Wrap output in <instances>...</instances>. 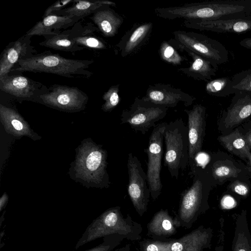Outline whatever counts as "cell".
I'll return each instance as SVG.
<instances>
[{
	"instance_id": "cell-1",
	"label": "cell",
	"mask_w": 251,
	"mask_h": 251,
	"mask_svg": "<svg viewBox=\"0 0 251 251\" xmlns=\"http://www.w3.org/2000/svg\"><path fill=\"white\" fill-rule=\"evenodd\" d=\"M156 15L173 20H212L251 13V2L213 1L185 3L180 6L157 7Z\"/></svg>"
},
{
	"instance_id": "cell-2",
	"label": "cell",
	"mask_w": 251,
	"mask_h": 251,
	"mask_svg": "<svg viewBox=\"0 0 251 251\" xmlns=\"http://www.w3.org/2000/svg\"><path fill=\"white\" fill-rule=\"evenodd\" d=\"M93 62V60L65 58L46 50L20 60L9 74L46 73L70 78L89 79L93 75L89 68Z\"/></svg>"
},
{
	"instance_id": "cell-3",
	"label": "cell",
	"mask_w": 251,
	"mask_h": 251,
	"mask_svg": "<svg viewBox=\"0 0 251 251\" xmlns=\"http://www.w3.org/2000/svg\"><path fill=\"white\" fill-rule=\"evenodd\" d=\"M142 230L141 225L134 221L129 214L126 217L123 215L120 206L111 207L102 213L86 227L75 249L96 239L110 235L121 236L132 241L140 240Z\"/></svg>"
},
{
	"instance_id": "cell-4",
	"label": "cell",
	"mask_w": 251,
	"mask_h": 251,
	"mask_svg": "<svg viewBox=\"0 0 251 251\" xmlns=\"http://www.w3.org/2000/svg\"><path fill=\"white\" fill-rule=\"evenodd\" d=\"M191 176L192 184L181 193L175 216L180 227L187 229L190 228L199 217L209 209L208 198L214 187L211 176L205 169L197 165Z\"/></svg>"
},
{
	"instance_id": "cell-5",
	"label": "cell",
	"mask_w": 251,
	"mask_h": 251,
	"mask_svg": "<svg viewBox=\"0 0 251 251\" xmlns=\"http://www.w3.org/2000/svg\"><path fill=\"white\" fill-rule=\"evenodd\" d=\"M165 144L164 165L171 176L177 179L181 170L189 165L188 127L181 118L166 124L163 132Z\"/></svg>"
},
{
	"instance_id": "cell-6",
	"label": "cell",
	"mask_w": 251,
	"mask_h": 251,
	"mask_svg": "<svg viewBox=\"0 0 251 251\" xmlns=\"http://www.w3.org/2000/svg\"><path fill=\"white\" fill-rule=\"evenodd\" d=\"M107 151L95 143L86 142L79 147L75 161L76 177L98 187L110 185L107 172Z\"/></svg>"
},
{
	"instance_id": "cell-7",
	"label": "cell",
	"mask_w": 251,
	"mask_h": 251,
	"mask_svg": "<svg viewBox=\"0 0 251 251\" xmlns=\"http://www.w3.org/2000/svg\"><path fill=\"white\" fill-rule=\"evenodd\" d=\"M213 229L201 225L178 239L154 240L144 239L139 242V251H203L211 249Z\"/></svg>"
},
{
	"instance_id": "cell-8",
	"label": "cell",
	"mask_w": 251,
	"mask_h": 251,
	"mask_svg": "<svg viewBox=\"0 0 251 251\" xmlns=\"http://www.w3.org/2000/svg\"><path fill=\"white\" fill-rule=\"evenodd\" d=\"M168 41L174 46L186 48L217 65L226 63L228 51L218 41L193 31L176 30Z\"/></svg>"
},
{
	"instance_id": "cell-9",
	"label": "cell",
	"mask_w": 251,
	"mask_h": 251,
	"mask_svg": "<svg viewBox=\"0 0 251 251\" xmlns=\"http://www.w3.org/2000/svg\"><path fill=\"white\" fill-rule=\"evenodd\" d=\"M168 108L136 97L129 108L123 110L121 123L127 124L134 131L145 134L151 128L156 126V122L166 117Z\"/></svg>"
},
{
	"instance_id": "cell-10",
	"label": "cell",
	"mask_w": 251,
	"mask_h": 251,
	"mask_svg": "<svg viewBox=\"0 0 251 251\" xmlns=\"http://www.w3.org/2000/svg\"><path fill=\"white\" fill-rule=\"evenodd\" d=\"M167 123H160L154 127L149 137L148 147L144 150L148 157L147 176L151 197L155 201L162 189L160 172L163 155V132Z\"/></svg>"
},
{
	"instance_id": "cell-11",
	"label": "cell",
	"mask_w": 251,
	"mask_h": 251,
	"mask_svg": "<svg viewBox=\"0 0 251 251\" xmlns=\"http://www.w3.org/2000/svg\"><path fill=\"white\" fill-rule=\"evenodd\" d=\"M204 169L210 176L214 187L227 181L249 177L245 163L220 151L211 154Z\"/></svg>"
},
{
	"instance_id": "cell-12",
	"label": "cell",
	"mask_w": 251,
	"mask_h": 251,
	"mask_svg": "<svg viewBox=\"0 0 251 251\" xmlns=\"http://www.w3.org/2000/svg\"><path fill=\"white\" fill-rule=\"evenodd\" d=\"M127 167L128 194L136 211L142 216L147 211L151 197L147 174L138 158L132 152L128 154Z\"/></svg>"
},
{
	"instance_id": "cell-13",
	"label": "cell",
	"mask_w": 251,
	"mask_h": 251,
	"mask_svg": "<svg viewBox=\"0 0 251 251\" xmlns=\"http://www.w3.org/2000/svg\"><path fill=\"white\" fill-rule=\"evenodd\" d=\"M88 100L87 95L76 87L55 84L48 87L38 101L59 110L76 112L83 110Z\"/></svg>"
},
{
	"instance_id": "cell-14",
	"label": "cell",
	"mask_w": 251,
	"mask_h": 251,
	"mask_svg": "<svg viewBox=\"0 0 251 251\" xmlns=\"http://www.w3.org/2000/svg\"><path fill=\"white\" fill-rule=\"evenodd\" d=\"M251 119V92L236 91L229 106L222 113L218 129L222 135L230 133Z\"/></svg>"
},
{
	"instance_id": "cell-15",
	"label": "cell",
	"mask_w": 251,
	"mask_h": 251,
	"mask_svg": "<svg viewBox=\"0 0 251 251\" xmlns=\"http://www.w3.org/2000/svg\"><path fill=\"white\" fill-rule=\"evenodd\" d=\"M188 116L189 166L192 175L197 166L196 158L201 151L206 129V108L200 104L184 110Z\"/></svg>"
},
{
	"instance_id": "cell-16",
	"label": "cell",
	"mask_w": 251,
	"mask_h": 251,
	"mask_svg": "<svg viewBox=\"0 0 251 251\" xmlns=\"http://www.w3.org/2000/svg\"><path fill=\"white\" fill-rule=\"evenodd\" d=\"M0 89L18 99L38 101L48 87L25 76L8 74L0 77Z\"/></svg>"
},
{
	"instance_id": "cell-17",
	"label": "cell",
	"mask_w": 251,
	"mask_h": 251,
	"mask_svg": "<svg viewBox=\"0 0 251 251\" xmlns=\"http://www.w3.org/2000/svg\"><path fill=\"white\" fill-rule=\"evenodd\" d=\"M182 25L217 33H245L251 30V13L212 20H183Z\"/></svg>"
},
{
	"instance_id": "cell-18",
	"label": "cell",
	"mask_w": 251,
	"mask_h": 251,
	"mask_svg": "<svg viewBox=\"0 0 251 251\" xmlns=\"http://www.w3.org/2000/svg\"><path fill=\"white\" fill-rule=\"evenodd\" d=\"M143 99L154 103L166 106L168 108L175 107L179 103L185 106L191 105L196 98L169 84L155 83L150 85L147 89Z\"/></svg>"
},
{
	"instance_id": "cell-19",
	"label": "cell",
	"mask_w": 251,
	"mask_h": 251,
	"mask_svg": "<svg viewBox=\"0 0 251 251\" xmlns=\"http://www.w3.org/2000/svg\"><path fill=\"white\" fill-rule=\"evenodd\" d=\"M31 38L25 34L10 43L2 51L0 58V77L8 74L20 60L37 54L35 47L31 45Z\"/></svg>"
},
{
	"instance_id": "cell-20",
	"label": "cell",
	"mask_w": 251,
	"mask_h": 251,
	"mask_svg": "<svg viewBox=\"0 0 251 251\" xmlns=\"http://www.w3.org/2000/svg\"><path fill=\"white\" fill-rule=\"evenodd\" d=\"M152 28L151 22L135 23L115 46L116 51L123 57L137 53L148 42Z\"/></svg>"
},
{
	"instance_id": "cell-21",
	"label": "cell",
	"mask_w": 251,
	"mask_h": 251,
	"mask_svg": "<svg viewBox=\"0 0 251 251\" xmlns=\"http://www.w3.org/2000/svg\"><path fill=\"white\" fill-rule=\"evenodd\" d=\"M180 224L168 209H161L156 212L147 226V235L154 240H165L176 234Z\"/></svg>"
},
{
	"instance_id": "cell-22",
	"label": "cell",
	"mask_w": 251,
	"mask_h": 251,
	"mask_svg": "<svg viewBox=\"0 0 251 251\" xmlns=\"http://www.w3.org/2000/svg\"><path fill=\"white\" fill-rule=\"evenodd\" d=\"M80 19L72 16H60L51 14L37 22L35 25L25 34L27 36L55 35L60 33L61 29L72 27Z\"/></svg>"
},
{
	"instance_id": "cell-23",
	"label": "cell",
	"mask_w": 251,
	"mask_h": 251,
	"mask_svg": "<svg viewBox=\"0 0 251 251\" xmlns=\"http://www.w3.org/2000/svg\"><path fill=\"white\" fill-rule=\"evenodd\" d=\"M181 51L186 52L191 58L192 62L188 67L180 68L178 71L195 80L208 82L215 76L218 65L184 47L174 46Z\"/></svg>"
},
{
	"instance_id": "cell-24",
	"label": "cell",
	"mask_w": 251,
	"mask_h": 251,
	"mask_svg": "<svg viewBox=\"0 0 251 251\" xmlns=\"http://www.w3.org/2000/svg\"><path fill=\"white\" fill-rule=\"evenodd\" d=\"M69 31V37L85 49L104 50L107 48L106 42L95 33L100 31L99 28L91 23L83 25L77 22Z\"/></svg>"
},
{
	"instance_id": "cell-25",
	"label": "cell",
	"mask_w": 251,
	"mask_h": 251,
	"mask_svg": "<svg viewBox=\"0 0 251 251\" xmlns=\"http://www.w3.org/2000/svg\"><path fill=\"white\" fill-rule=\"evenodd\" d=\"M0 119L7 132L17 137L28 136L36 140L38 136L30 128L28 123L14 109L0 104Z\"/></svg>"
},
{
	"instance_id": "cell-26",
	"label": "cell",
	"mask_w": 251,
	"mask_h": 251,
	"mask_svg": "<svg viewBox=\"0 0 251 251\" xmlns=\"http://www.w3.org/2000/svg\"><path fill=\"white\" fill-rule=\"evenodd\" d=\"M217 140L228 152L244 161L245 164L251 159V149L240 126L227 134H221Z\"/></svg>"
},
{
	"instance_id": "cell-27",
	"label": "cell",
	"mask_w": 251,
	"mask_h": 251,
	"mask_svg": "<svg viewBox=\"0 0 251 251\" xmlns=\"http://www.w3.org/2000/svg\"><path fill=\"white\" fill-rule=\"evenodd\" d=\"M90 19L103 35L114 36L124 22L123 18L110 6H104L95 12Z\"/></svg>"
},
{
	"instance_id": "cell-28",
	"label": "cell",
	"mask_w": 251,
	"mask_h": 251,
	"mask_svg": "<svg viewBox=\"0 0 251 251\" xmlns=\"http://www.w3.org/2000/svg\"><path fill=\"white\" fill-rule=\"evenodd\" d=\"M232 218L235 225L232 251H251V235L247 210L242 209L240 213H234Z\"/></svg>"
},
{
	"instance_id": "cell-29",
	"label": "cell",
	"mask_w": 251,
	"mask_h": 251,
	"mask_svg": "<svg viewBox=\"0 0 251 251\" xmlns=\"http://www.w3.org/2000/svg\"><path fill=\"white\" fill-rule=\"evenodd\" d=\"M116 3L109 0L93 1L74 0L72 5L53 14L72 16L82 19L104 6H115Z\"/></svg>"
},
{
	"instance_id": "cell-30",
	"label": "cell",
	"mask_w": 251,
	"mask_h": 251,
	"mask_svg": "<svg viewBox=\"0 0 251 251\" xmlns=\"http://www.w3.org/2000/svg\"><path fill=\"white\" fill-rule=\"evenodd\" d=\"M44 37L45 40L40 42L39 45L55 50L74 53L85 49L69 37V29L57 35Z\"/></svg>"
},
{
	"instance_id": "cell-31",
	"label": "cell",
	"mask_w": 251,
	"mask_h": 251,
	"mask_svg": "<svg viewBox=\"0 0 251 251\" xmlns=\"http://www.w3.org/2000/svg\"><path fill=\"white\" fill-rule=\"evenodd\" d=\"M205 90L208 95L217 97H225L235 93L231 79L228 77H219L207 82Z\"/></svg>"
},
{
	"instance_id": "cell-32",
	"label": "cell",
	"mask_w": 251,
	"mask_h": 251,
	"mask_svg": "<svg viewBox=\"0 0 251 251\" xmlns=\"http://www.w3.org/2000/svg\"><path fill=\"white\" fill-rule=\"evenodd\" d=\"M158 53L161 60L175 66L181 65L187 60L185 56L179 54L177 49L167 41H164L161 43Z\"/></svg>"
},
{
	"instance_id": "cell-33",
	"label": "cell",
	"mask_w": 251,
	"mask_h": 251,
	"mask_svg": "<svg viewBox=\"0 0 251 251\" xmlns=\"http://www.w3.org/2000/svg\"><path fill=\"white\" fill-rule=\"evenodd\" d=\"M231 79L235 92H251V68L235 74Z\"/></svg>"
},
{
	"instance_id": "cell-34",
	"label": "cell",
	"mask_w": 251,
	"mask_h": 251,
	"mask_svg": "<svg viewBox=\"0 0 251 251\" xmlns=\"http://www.w3.org/2000/svg\"><path fill=\"white\" fill-rule=\"evenodd\" d=\"M119 87L120 84L112 85L103 94L102 98L104 102L101 106V109L104 112L111 111L120 103Z\"/></svg>"
},
{
	"instance_id": "cell-35",
	"label": "cell",
	"mask_w": 251,
	"mask_h": 251,
	"mask_svg": "<svg viewBox=\"0 0 251 251\" xmlns=\"http://www.w3.org/2000/svg\"><path fill=\"white\" fill-rule=\"evenodd\" d=\"M250 178L237 179L229 182L227 190L241 197L246 198L251 191V184Z\"/></svg>"
},
{
	"instance_id": "cell-36",
	"label": "cell",
	"mask_w": 251,
	"mask_h": 251,
	"mask_svg": "<svg viewBox=\"0 0 251 251\" xmlns=\"http://www.w3.org/2000/svg\"><path fill=\"white\" fill-rule=\"evenodd\" d=\"M125 238L118 235H110L103 238L100 244L84 251H111L119 245Z\"/></svg>"
},
{
	"instance_id": "cell-37",
	"label": "cell",
	"mask_w": 251,
	"mask_h": 251,
	"mask_svg": "<svg viewBox=\"0 0 251 251\" xmlns=\"http://www.w3.org/2000/svg\"><path fill=\"white\" fill-rule=\"evenodd\" d=\"M224 219L221 217L219 220V228L218 231L217 245L215 251H224L225 232L224 230Z\"/></svg>"
},
{
	"instance_id": "cell-38",
	"label": "cell",
	"mask_w": 251,
	"mask_h": 251,
	"mask_svg": "<svg viewBox=\"0 0 251 251\" xmlns=\"http://www.w3.org/2000/svg\"><path fill=\"white\" fill-rule=\"evenodd\" d=\"M74 1V0H62L57 1L46 9L43 17H47L63 9V8H64L67 5L70 3L73 2Z\"/></svg>"
},
{
	"instance_id": "cell-39",
	"label": "cell",
	"mask_w": 251,
	"mask_h": 251,
	"mask_svg": "<svg viewBox=\"0 0 251 251\" xmlns=\"http://www.w3.org/2000/svg\"><path fill=\"white\" fill-rule=\"evenodd\" d=\"M240 126L251 149V119L240 125Z\"/></svg>"
},
{
	"instance_id": "cell-40",
	"label": "cell",
	"mask_w": 251,
	"mask_h": 251,
	"mask_svg": "<svg viewBox=\"0 0 251 251\" xmlns=\"http://www.w3.org/2000/svg\"><path fill=\"white\" fill-rule=\"evenodd\" d=\"M239 44L244 48L251 50V37L243 39L239 42Z\"/></svg>"
},
{
	"instance_id": "cell-41",
	"label": "cell",
	"mask_w": 251,
	"mask_h": 251,
	"mask_svg": "<svg viewBox=\"0 0 251 251\" xmlns=\"http://www.w3.org/2000/svg\"><path fill=\"white\" fill-rule=\"evenodd\" d=\"M8 200V196L6 193H4L0 198V211L5 207Z\"/></svg>"
},
{
	"instance_id": "cell-42",
	"label": "cell",
	"mask_w": 251,
	"mask_h": 251,
	"mask_svg": "<svg viewBox=\"0 0 251 251\" xmlns=\"http://www.w3.org/2000/svg\"><path fill=\"white\" fill-rule=\"evenodd\" d=\"M246 165L248 176L251 179V159L247 163H246Z\"/></svg>"
},
{
	"instance_id": "cell-43",
	"label": "cell",
	"mask_w": 251,
	"mask_h": 251,
	"mask_svg": "<svg viewBox=\"0 0 251 251\" xmlns=\"http://www.w3.org/2000/svg\"><path fill=\"white\" fill-rule=\"evenodd\" d=\"M130 245L129 244H127L124 247L117 249L116 251H130Z\"/></svg>"
},
{
	"instance_id": "cell-44",
	"label": "cell",
	"mask_w": 251,
	"mask_h": 251,
	"mask_svg": "<svg viewBox=\"0 0 251 251\" xmlns=\"http://www.w3.org/2000/svg\"><path fill=\"white\" fill-rule=\"evenodd\" d=\"M116 251V250H114V251L113 250V251Z\"/></svg>"
}]
</instances>
